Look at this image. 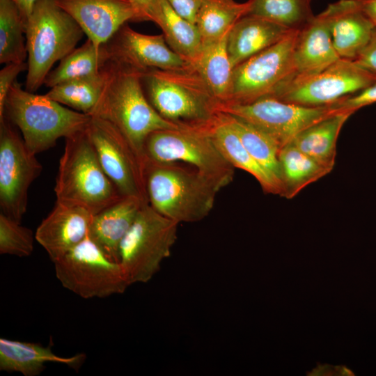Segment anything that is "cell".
Segmentation results:
<instances>
[{
  "mask_svg": "<svg viewBox=\"0 0 376 376\" xmlns=\"http://www.w3.org/2000/svg\"><path fill=\"white\" fill-rule=\"evenodd\" d=\"M354 61L376 75V26L373 30L368 44Z\"/></svg>",
  "mask_w": 376,
  "mask_h": 376,
  "instance_id": "obj_38",
  "label": "cell"
},
{
  "mask_svg": "<svg viewBox=\"0 0 376 376\" xmlns=\"http://www.w3.org/2000/svg\"><path fill=\"white\" fill-rule=\"evenodd\" d=\"M321 15L340 58L355 60L368 44L375 27L357 0H338L330 3Z\"/></svg>",
  "mask_w": 376,
  "mask_h": 376,
  "instance_id": "obj_18",
  "label": "cell"
},
{
  "mask_svg": "<svg viewBox=\"0 0 376 376\" xmlns=\"http://www.w3.org/2000/svg\"><path fill=\"white\" fill-rule=\"evenodd\" d=\"M179 15L196 23V15L203 0H165Z\"/></svg>",
  "mask_w": 376,
  "mask_h": 376,
  "instance_id": "obj_39",
  "label": "cell"
},
{
  "mask_svg": "<svg viewBox=\"0 0 376 376\" xmlns=\"http://www.w3.org/2000/svg\"><path fill=\"white\" fill-rule=\"evenodd\" d=\"M292 30L260 17L242 16L230 29L227 37V50L233 68L276 44Z\"/></svg>",
  "mask_w": 376,
  "mask_h": 376,
  "instance_id": "obj_21",
  "label": "cell"
},
{
  "mask_svg": "<svg viewBox=\"0 0 376 376\" xmlns=\"http://www.w3.org/2000/svg\"><path fill=\"white\" fill-rule=\"evenodd\" d=\"M311 0H249L246 15L260 17L290 29H300L313 17Z\"/></svg>",
  "mask_w": 376,
  "mask_h": 376,
  "instance_id": "obj_33",
  "label": "cell"
},
{
  "mask_svg": "<svg viewBox=\"0 0 376 376\" xmlns=\"http://www.w3.org/2000/svg\"><path fill=\"white\" fill-rule=\"evenodd\" d=\"M205 128L219 151L234 168L253 176L265 193L281 194L279 183L249 153L223 113L217 111L205 123Z\"/></svg>",
  "mask_w": 376,
  "mask_h": 376,
  "instance_id": "obj_23",
  "label": "cell"
},
{
  "mask_svg": "<svg viewBox=\"0 0 376 376\" xmlns=\"http://www.w3.org/2000/svg\"><path fill=\"white\" fill-rule=\"evenodd\" d=\"M51 347L1 338L0 370L20 373L24 376H38L45 369L47 363H56L77 371L86 359L84 353L62 357L54 354Z\"/></svg>",
  "mask_w": 376,
  "mask_h": 376,
  "instance_id": "obj_22",
  "label": "cell"
},
{
  "mask_svg": "<svg viewBox=\"0 0 376 376\" xmlns=\"http://www.w3.org/2000/svg\"><path fill=\"white\" fill-rule=\"evenodd\" d=\"M299 29L290 31L271 47L251 56L233 70L226 100L246 104L271 96L294 76L293 52Z\"/></svg>",
  "mask_w": 376,
  "mask_h": 376,
  "instance_id": "obj_10",
  "label": "cell"
},
{
  "mask_svg": "<svg viewBox=\"0 0 376 376\" xmlns=\"http://www.w3.org/2000/svg\"><path fill=\"white\" fill-rule=\"evenodd\" d=\"M281 196L292 198L308 185L331 172L292 143L283 146L279 155Z\"/></svg>",
  "mask_w": 376,
  "mask_h": 376,
  "instance_id": "obj_25",
  "label": "cell"
},
{
  "mask_svg": "<svg viewBox=\"0 0 376 376\" xmlns=\"http://www.w3.org/2000/svg\"><path fill=\"white\" fill-rule=\"evenodd\" d=\"M91 117L86 132L104 172L122 196L134 197L148 204L146 164L111 123Z\"/></svg>",
  "mask_w": 376,
  "mask_h": 376,
  "instance_id": "obj_14",
  "label": "cell"
},
{
  "mask_svg": "<svg viewBox=\"0 0 376 376\" xmlns=\"http://www.w3.org/2000/svg\"><path fill=\"white\" fill-rule=\"evenodd\" d=\"M28 70V63L16 62L5 64L0 71V118L3 114L4 104L8 93L16 81L17 75Z\"/></svg>",
  "mask_w": 376,
  "mask_h": 376,
  "instance_id": "obj_36",
  "label": "cell"
},
{
  "mask_svg": "<svg viewBox=\"0 0 376 376\" xmlns=\"http://www.w3.org/2000/svg\"><path fill=\"white\" fill-rule=\"evenodd\" d=\"M109 60L142 71L178 70L189 63L173 52L163 34L147 35L123 24L105 43Z\"/></svg>",
  "mask_w": 376,
  "mask_h": 376,
  "instance_id": "obj_15",
  "label": "cell"
},
{
  "mask_svg": "<svg viewBox=\"0 0 376 376\" xmlns=\"http://www.w3.org/2000/svg\"><path fill=\"white\" fill-rule=\"evenodd\" d=\"M228 33L204 45L198 58L191 64L218 102L226 100L233 70L227 50Z\"/></svg>",
  "mask_w": 376,
  "mask_h": 376,
  "instance_id": "obj_26",
  "label": "cell"
},
{
  "mask_svg": "<svg viewBox=\"0 0 376 376\" xmlns=\"http://www.w3.org/2000/svg\"><path fill=\"white\" fill-rule=\"evenodd\" d=\"M136 12L137 22L150 21L159 27L163 22L160 0H127Z\"/></svg>",
  "mask_w": 376,
  "mask_h": 376,
  "instance_id": "obj_37",
  "label": "cell"
},
{
  "mask_svg": "<svg viewBox=\"0 0 376 376\" xmlns=\"http://www.w3.org/2000/svg\"><path fill=\"white\" fill-rule=\"evenodd\" d=\"M145 172L149 204L178 224L205 219L224 187L197 169L178 162H146Z\"/></svg>",
  "mask_w": 376,
  "mask_h": 376,
  "instance_id": "obj_2",
  "label": "cell"
},
{
  "mask_svg": "<svg viewBox=\"0 0 376 376\" xmlns=\"http://www.w3.org/2000/svg\"><path fill=\"white\" fill-rule=\"evenodd\" d=\"M353 113L340 111L306 128L290 142L331 171L334 167L340 132Z\"/></svg>",
  "mask_w": 376,
  "mask_h": 376,
  "instance_id": "obj_24",
  "label": "cell"
},
{
  "mask_svg": "<svg viewBox=\"0 0 376 376\" xmlns=\"http://www.w3.org/2000/svg\"><path fill=\"white\" fill-rule=\"evenodd\" d=\"M105 80L91 116L111 123L146 164L144 144L153 132L178 129L183 125L162 117L149 102L143 88L144 71L113 60L104 66Z\"/></svg>",
  "mask_w": 376,
  "mask_h": 376,
  "instance_id": "obj_1",
  "label": "cell"
},
{
  "mask_svg": "<svg viewBox=\"0 0 376 376\" xmlns=\"http://www.w3.org/2000/svg\"><path fill=\"white\" fill-rule=\"evenodd\" d=\"M35 235L29 228L24 227L3 213L0 214V253L29 256L33 251Z\"/></svg>",
  "mask_w": 376,
  "mask_h": 376,
  "instance_id": "obj_34",
  "label": "cell"
},
{
  "mask_svg": "<svg viewBox=\"0 0 376 376\" xmlns=\"http://www.w3.org/2000/svg\"><path fill=\"white\" fill-rule=\"evenodd\" d=\"M217 111L233 115L274 139L281 148L313 124L340 112L334 105L306 107L284 102L272 96L246 104L218 102Z\"/></svg>",
  "mask_w": 376,
  "mask_h": 376,
  "instance_id": "obj_12",
  "label": "cell"
},
{
  "mask_svg": "<svg viewBox=\"0 0 376 376\" xmlns=\"http://www.w3.org/2000/svg\"><path fill=\"white\" fill-rule=\"evenodd\" d=\"M178 223L143 205L122 240L119 263L129 285L147 283L169 258L177 240Z\"/></svg>",
  "mask_w": 376,
  "mask_h": 376,
  "instance_id": "obj_8",
  "label": "cell"
},
{
  "mask_svg": "<svg viewBox=\"0 0 376 376\" xmlns=\"http://www.w3.org/2000/svg\"><path fill=\"white\" fill-rule=\"evenodd\" d=\"M3 117L20 130L26 146L35 155L54 147L60 138L85 131L91 118L45 94L24 90L17 80L6 97Z\"/></svg>",
  "mask_w": 376,
  "mask_h": 376,
  "instance_id": "obj_3",
  "label": "cell"
},
{
  "mask_svg": "<svg viewBox=\"0 0 376 376\" xmlns=\"http://www.w3.org/2000/svg\"><path fill=\"white\" fill-rule=\"evenodd\" d=\"M340 58L321 13L299 29L293 52V77L318 73Z\"/></svg>",
  "mask_w": 376,
  "mask_h": 376,
  "instance_id": "obj_19",
  "label": "cell"
},
{
  "mask_svg": "<svg viewBox=\"0 0 376 376\" xmlns=\"http://www.w3.org/2000/svg\"><path fill=\"white\" fill-rule=\"evenodd\" d=\"M54 1L97 47L105 44L127 22H137L136 12L127 0Z\"/></svg>",
  "mask_w": 376,
  "mask_h": 376,
  "instance_id": "obj_16",
  "label": "cell"
},
{
  "mask_svg": "<svg viewBox=\"0 0 376 376\" xmlns=\"http://www.w3.org/2000/svg\"><path fill=\"white\" fill-rule=\"evenodd\" d=\"M205 123H186L178 129L151 133L144 144L146 163L180 162L224 187L229 185L233 181L235 168L214 144L207 132Z\"/></svg>",
  "mask_w": 376,
  "mask_h": 376,
  "instance_id": "obj_7",
  "label": "cell"
},
{
  "mask_svg": "<svg viewBox=\"0 0 376 376\" xmlns=\"http://www.w3.org/2000/svg\"><path fill=\"white\" fill-rule=\"evenodd\" d=\"M105 80L104 67L94 75L69 80L52 88L45 95L72 109L89 115L102 93Z\"/></svg>",
  "mask_w": 376,
  "mask_h": 376,
  "instance_id": "obj_31",
  "label": "cell"
},
{
  "mask_svg": "<svg viewBox=\"0 0 376 376\" xmlns=\"http://www.w3.org/2000/svg\"><path fill=\"white\" fill-rule=\"evenodd\" d=\"M93 216L84 207L56 202L37 228L35 239L54 263L88 235Z\"/></svg>",
  "mask_w": 376,
  "mask_h": 376,
  "instance_id": "obj_17",
  "label": "cell"
},
{
  "mask_svg": "<svg viewBox=\"0 0 376 376\" xmlns=\"http://www.w3.org/2000/svg\"><path fill=\"white\" fill-rule=\"evenodd\" d=\"M248 3L234 0H203L196 23L203 46L227 34L235 22L246 15Z\"/></svg>",
  "mask_w": 376,
  "mask_h": 376,
  "instance_id": "obj_28",
  "label": "cell"
},
{
  "mask_svg": "<svg viewBox=\"0 0 376 376\" xmlns=\"http://www.w3.org/2000/svg\"><path fill=\"white\" fill-rule=\"evenodd\" d=\"M54 192L56 202L84 207L93 214L124 197L102 169L86 130L65 139Z\"/></svg>",
  "mask_w": 376,
  "mask_h": 376,
  "instance_id": "obj_4",
  "label": "cell"
},
{
  "mask_svg": "<svg viewBox=\"0 0 376 376\" xmlns=\"http://www.w3.org/2000/svg\"><path fill=\"white\" fill-rule=\"evenodd\" d=\"M359 6L371 22L376 26V0H357Z\"/></svg>",
  "mask_w": 376,
  "mask_h": 376,
  "instance_id": "obj_40",
  "label": "cell"
},
{
  "mask_svg": "<svg viewBox=\"0 0 376 376\" xmlns=\"http://www.w3.org/2000/svg\"><path fill=\"white\" fill-rule=\"evenodd\" d=\"M109 60L105 44L97 47L87 39L60 61L58 65L48 73L44 84L52 88L69 80L96 75Z\"/></svg>",
  "mask_w": 376,
  "mask_h": 376,
  "instance_id": "obj_27",
  "label": "cell"
},
{
  "mask_svg": "<svg viewBox=\"0 0 376 376\" xmlns=\"http://www.w3.org/2000/svg\"><path fill=\"white\" fill-rule=\"evenodd\" d=\"M223 113L249 153L277 180L281 187L279 144L253 125L233 115Z\"/></svg>",
  "mask_w": 376,
  "mask_h": 376,
  "instance_id": "obj_29",
  "label": "cell"
},
{
  "mask_svg": "<svg viewBox=\"0 0 376 376\" xmlns=\"http://www.w3.org/2000/svg\"><path fill=\"white\" fill-rule=\"evenodd\" d=\"M25 23L31 16L37 0H14Z\"/></svg>",
  "mask_w": 376,
  "mask_h": 376,
  "instance_id": "obj_41",
  "label": "cell"
},
{
  "mask_svg": "<svg viewBox=\"0 0 376 376\" xmlns=\"http://www.w3.org/2000/svg\"><path fill=\"white\" fill-rule=\"evenodd\" d=\"M160 2L163 13L160 28L166 43L189 63H194L203 48L196 25L179 15L165 0H160Z\"/></svg>",
  "mask_w": 376,
  "mask_h": 376,
  "instance_id": "obj_30",
  "label": "cell"
},
{
  "mask_svg": "<svg viewBox=\"0 0 376 376\" xmlns=\"http://www.w3.org/2000/svg\"><path fill=\"white\" fill-rule=\"evenodd\" d=\"M54 264L61 285L84 299L121 294L130 285L120 263L110 260L88 234Z\"/></svg>",
  "mask_w": 376,
  "mask_h": 376,
  "instance_id": "obj_9",
  "label": "cell"
},
{
  "mask_svg": "<svg viewBox=\"0 0 376 376\" xmlns=\"http://www.w3.org/2000/svg\"><path fill=\"white\" fill-rule=\"evenodd\" d=\"M36 155L17 128L6 118H0L1 212L19 223L26 211L29 189L42 171Z\"/></svg>",
  "mask_w": 376,
  "mask_h": 376,
  "instance_id": "obj_13",
  "label": "cell"
},
{
  "mask_svg": "<svg viewBox=\"0 0 376 376\" xmlns=\"http://www.w3.org/2000/svg\"><path fill=\"white\" fill-rule=\"evenodd\" d=\"M142 83L150 104L169 121L203 123L217 112L218 101L191 64L178 70L144 71Z\"/></svg>",
  "mask_w": 376,
  "mask_h": 376,
  "instance_id": "obj_6",
  "label": "cell"
},
{
  "mask_svg": "<svg viewBox=\"0 0 376 376\" xmlns=\"http://www.w3.org/2000/svg\"><path fill=\"white\" fill-rule=\"evenodd\" d=\"M376 102V81L359 91L339 100L333 105L341 111L354 113L359 109Z\"/></svg>",
  "mask_w": 376,
  "mask_h": 376,
  "instance_id": "obj_35",
  "label": "cell"
},
{
  "mask_svg": "<svg viewBox=\"0 0 376 376\" xmlns=\"http://www.w3.org/2000/svg\"><path fill=\"white\" fill-rule=\"evenodd\" d=\"M143 205L126 196L93 214L88 236L112 261L119 263L120 244Z\"/></svg>",
  "mask_w": 376,
  "mask_h": 376,
  "instance_id": "obj_20",
  "label": "cell"
},
{
  "mask_svg": "<svg viewBox=\"0 0 376 376\" xmlns=\"http://www.w3.org/2000/svg\"><path fill=\"white\" fill-rule=\"evenodd\" d=\"M27 54L25 23L14 0H0V63L24 62Z\"/></svg>",
  "mask_w": 376,
  "mask_h": 376,
  "instance_id": "obj_32",
  "label": "cell"
},
{
  "mask_svg": "<svg viewBox=\"0 0 376 376\" xmlns=\"http://www.w3.org/2000/svg\"><path fill=\"white\" fill-rule=\"evenodd\" d=\"M375 81L376 75L355 61L340 58L318 73L293 77L271 96L302 106H329Z\"/></svg>",
  "mask_w": 376,
  "mask_h": 376,
  "instance_id": "obj_11",
  "label": "cell"
},
{
  "mask_svg": "<svg viewBox=\"0 0 376 376\" xmlns=\"http://www.w3.org/2000/svg\"><path fill=\"white\" fill-rule=\"evenodd\" d=\"M84 34L54 0H37L25 25L28 70L25 88L36 92L53 65L75 49Z\"/></svg>",
  "mask_w": 376,
  "mask_h": 376,
  "instance_id": "obj_5",
  "label": "cell"
}]
</instances>
